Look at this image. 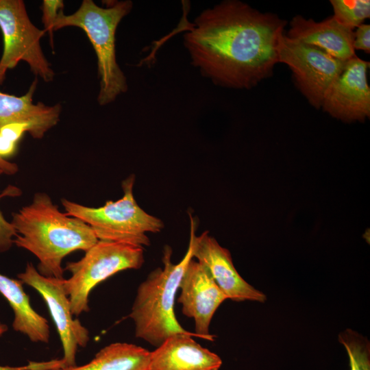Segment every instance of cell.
<instances>
[{
  "label": "cell",
  "mask_w": 370,
  "mask_h": 370,
  "mask_svg": "<svg viewBox=\"0 0 370 370\" xmlns=\"http://www.w3.org/2000/svg\"><path fill=\"white\" fill-rule=\"evenodd\" d=\"M349 359L350 370H370V348L367 340L351 330L339 334Z\"/></svg>",
  "instance_id": "d6986e66"
},
{
  "label": "cell",
  "mask_w": 370,
  "mask_h": 370,
  "mask_svg": "<svg viewBox=\"0 0 370 370\" xmlns=\"http://www.w3.org/2000/svg\"><path fill=\"white\" fill-rule=\"evenodd\" d=\"M193 258L203 264L227 299L265 301L266 295L247 283L234 267L230 251L206 231L196 236L197 222L189 214Z\"/></svg>",
  "instance_id": "30bf717a"
},
{
  "label": "cell",
  "mask_w": 370,
  "mask_h": 370,
  "mask_svg": "<svg viewBox=\"0 0 370 370\" xmlns=\"http://www.w3.org/2000/svg\"><path fill=\"white\" fill-rule=\"evenodd\" d=\"M172 250L163 251V267L151 271L138 286L130 318L135 325V336L158 347L168 338L177 334L197 336L181 326L175 314V298L186 267L193 258L192 243L183 258L171 261Z\"/></svg>",
  "instance_id": "3957f363"
},
{
  "label": "cell",
  "mask_w": 370,
  "mask_h": 370,
  "mask_svg": "<svg viewBox=\"0 0 370 370\" xmlns=\"http://www.w3.org/2000/svg\"><path fill=\"white\" fill-rule=\"evenodd\" d=\"M63 9L64 2L62 0H44L42 1L41 7L42 21L45 26V32H47L49 34L52 46L54 24Z\"/></svg>",
  "instance_id": "44dd1931"
},
{
  "label": "cell",
  "mask_w": 370,
  "mask_h": 370,
  "mask_svg": "<svg viewBox=\"0 0 370 370\" xmlns=\"http://www.w3.org/2000/svg\"><path fill=\"white\" fill-rule=\"evenodd\" d=\"M151 352L127 343L106 345L89 362L60 370H148Z\"/></svg>",
  "instance_id": "e0dca14e"
},
{
  "label": "cell",
  "mask_w": 370,
  "mask_h": 370,
  "mask_svg": "<svg viewBox=\"0 0 370 370\" xmlns=\"http://www.w3.org/2000/svg\"><path fill=\"white\" fill-rule=\"evenodd\" d=\"M0 29L3 40L0 84L6 71L20 61L27 62L33 73L43 81L53 79L55 73L40 46L45 32L32 23L22 0H0Z\"/></svg>",
  "instance_id": "52a82bcc"
},
{
  "label": "cell",
  "mask_w": 370,
  "mask_h": 370,
  "mask_svg": "<svg viewBox=\"0 0 370 370\" xmlns=\"http://www.w3.org/2000/svg\"><path fill=\"white\" fill-rule=\"evenodd\" d=\"M16 231L13 243L38 260L37 271L46 277L64 278L62 260L77 250L87 251L99 241L92 228L82 220L62 212L44 193L12 213Z\"/></svg>",
  "instance_id": "7a4b0ae2"
},
{
  "label": "cell",
  "mask_w": 370,
  "mask_h": 370,
  "mask_svg": "<svg viewBox=\"0 0 370 370\" xmlns=\"http://www.w3.org/2000/svg\"><path fill=\"white\" fill-rule=\"evenodd\" d=\"M7 325L0 321V336H2L8 330ZM0 370H31V366L29 364L25 367H11L0 366Z\"/></svg>",
  "instance_id": "d4e9b609"
},
{
  "label": "cell",
  "mask_w": 370,
  "mask_h": 370,
  "mask_svg": "<svg viewBox=\"0 0 370 370\" xmlns=\"http://www.w3.org/2000/svg\"><path fill=\"white\" fill-rule=\"evenodd\" d=\"M369 62L356 55L346 61L339 75L328 89L321 108L343 121H363L370 116Z\"/></svg>",
  "instance_id": "8fae6325"
},
{
  "label": "cell",
  "mask_w": 370,
  "mask_h": 370,
  "mask_svg": "<svg viewBox=\"0 0 370 370\" xmlns=\"http://www.w3.org/2000/svg\"><path fill=\"white\" fill-rule=\"evenodd\" d=\"M278 62L286 64L291 69L298 88L308 102L318 109L346 62L284 34L278 43Z\"/></svg>",
  "instance_id": "ba28073f"
},
{
  "label": "cell",
  "mask_w": 370,
  "mask_h": 370,
  "mask_svg": "<svg viewBox=\"0 0 370 370\" xmlns=\"http://www.w3.org/2000/svg\"><path fill=\"white\" fill-rule=\"evenodd\" d=\"M286 36L317 47L331 56L347 61L356 56L354 31L341 25L333 16L316 22L297 15L291 21Z\"/></svg>",
  "instance_id": "4fadbf2b"
},
{
  "label": "cell",
  "mask_w": 370,
  "mask_h": 370,
  "mask_svg": "<svg viewBox=\"0 0 370 370\" xmlns=\"http://www.w3.org/2000/svg\"><path fill=\"white\" fill-rule=\"evenodd\" d=\"M38 80L31 84L26 94L16 97L0 90V129L11 123H26L29 126V134L34 138H41L59 121L61 106L33 103V95Z\"/></svg>",
  "instance_id": "9a60e30c"
},
{
  "label": "cell",
  "mask_w": 370,
  "mask_h": 370,
  "mask_svg": "<svg viewBox=\"0 0 370 370\" xmlns=\"http://www.w3.org/2000/svg\"><path fill=\"white\" fill-rule=\"evenodd\" d=\"M333 17L342 25L354 30L370 17L369 0H331Z\"/></svg>",
  "instance_id": "ac0fdd59"
},
{
  "label": "cell",
  "mask_w": 370,
  "mask_h": 370,
  "mask_svg": "<svg viewBox=\"0 0 370 370\" xmlns=\"http://www.w3.org/2000/svg\"><path fill=\"white\" fill-rule=\"evenodd\" d=\"M143 247L133 245L98 241L79 260L66 263L71 273L64 280L71 312L78 316L89 310L88 297L100 282L126 269H140L145 261Z\"/></svg>",
  "instance_id": "8992f818"
},
{
  "label": "cell",
  "mask_w": 370,
  "mask_h": 370,
  "mask_svg": "<svg viewBox=\"0 0 370 370\" xmlns=\"http://www.w3.org/2000/svg\"><path fill=\"white\" fill-rule=\"evenodd\" d=\"M354 32L353 47L354 50H363L366 53L370 52V25L361 24Z\"/></svg>",
  "instance_id": "603a6c76"
},
{
  "label": "cell",
  "mask_w": 370,
  "mask_h": 370,
  "mask_svg": "<svg viewBox=\"0 0 370 370\" xmlns=\"http://www.w3.org/2000/svg\"><path fill=\"white\" fill-rule=\"evenodd\" d=\"M17 277L38 292L49 308L63 349V357L58 360L60 369L76 365L77 349L85 347L90 336L88 330L73 317L64 288V278L44 276L32 263H27L25 271Z\"/></svg>",
  "instance_id": "9c48e42d"
},
{
  "label": "cell",
  "mask_w": 370,
  "mask_h": 370,
  "mask_svg": "<svg viewBox=\"0 0 370 370\" xmlns=\"http://www.w3.org/2000/svg\"><path fill=\"white\" fill-rule=\"evenodd\" d=\"M286 22L238 0L203 10L184 36L190 63L217 86L249 89L273 73Z\"/></svg>",
  "instance_id": "6da1fadb"
},
{
  "label": "cell",
  "mask_w": 370,
  "mask_h": 370,
  "mask_svg": "<svg viewBox=\"0 0 370 370\" xmlns=\"http://www.w3.org/2000/svg\"><path fill=\"white\" fill-rule=\"evenodd\" d=\"M135 175L122 182L123 197L107 201L101 207L86 206L66 199L61 201L65 213L88 224L99 241L127 243L143 247L150 245L147 233L160 232L164 223L137 204L133 194Z\"/></svg>",
  "instance_id": "5b68a950"
},
{
  "label": "cell",
  "mask_w": 370,
  "mask_h": 370,
  "mask_svg": "<svg viewBox=\"0 0 370 370\" xmlns=\"http://www.w3.org/2000/svg\"><path fill=\"white\" fill-rule=\"evenodd\" d=\"M132 1H119L102 8L92 0H84L73 14L61 12L54 24L56 31L65 27L82 29L95 51L100 88L97 101L100 106L113 102L127 90V79L116 57L115 34L121 20L132 10Z\"/></svg>",
  "instance_id": "277c9868"
},
{
  "label": "cell",
  "mask_w": 370,
  "mask_h": 370,
  "mask_svg": "<svg viewBox=\"0 0 370 370\" xmlns=\"http://www.w3.org/2000/svg\"><path fill=\"white\" fill-rule=\"evenodd\" d=\"M0 169L3 171V173L7 175H13L18 170V167L16 164L10 162L8 160L1 158Z\"/></svg>",
  "instance_id": "cb8c5ba5"
},
{
  "label": "cell",
  "mask_w": 370,
  "mask_h": 370,
  "mask_svg": "<svg viewBox=\"0 0 370 370\" xmlns=\"http://www.w3.org/2000/svg\"><path fill=\"white\" fill-rule=\"evenodd\" d=\"M191 336L177 334L168 338L151 352L148 370H219L221 358Z\"/></svg>",
  "instance_id": "5bb4252c"
},
{
  "label": "cell",
  "mask_w": 370,
  "mask_h": 370,
  "mask_svg": "<svg viewBox=\"0 0 370 370\" xmlns=\"http://www.w3.org/2000/svg\"><path fill=\"white\" fill-rule=\"evenodd\" d=\"M23 284L18 279L0 273V293L14 313L12 328L27 336L32 342L48 343L50 336L48 321L32 308Z\"/></svg>",
  "instance_id": "2e32d148"
},
{
  "label": "cell",
  "mask_w": 370,
  "mask_h": 370,
  "mask_svg": "<svg viewBox=\"0 0 370 370\" xmlns=\"http://www.w3.org/2000/svg\"><path fill=\"white\" fill-rule=\"evenodd\" d=\"M3 171L0 169V175ZM16 235L12 223L8 222L0 210V253L8 251L12 246L13 241Z\"/></svg>",
  "instance_id": "7402d4cb"
},
{
  "label": "cell",
  "mask_w": 370,
  "mask_h": 370,
  "mask_svg": "<svg viewBox=\"0 0 370 370\" xmlns=\"http://www.w3.org/2000/svg\"><path fill=\"white\" fill-rule=\"evenodd\" d=\"M26 123H11L0 129V158L5 159L14 155L17 145L25 132L29 133Z\"/></svg>",
  "instance_id": "ffe728a7"
},
{
  "label": "cell",
  "mask_w": 370,
  "mask_h": 370,
  "mask_svg": "<svg viewBox=\"0 0 370 370\" xmlns=\"http://www.w3.org/2000/svg\"><path fill=\"white\" fill-rule=\"evenodd\" d=\"M178 302L182 313L195 322L198 337L213 341L209 332L212 317L221 304L227 299L206 268L192 258L188 263L179 285Z\"/></svg>",
  "instance_id": "7c38bea8"
}]
</instances>
